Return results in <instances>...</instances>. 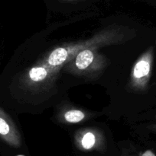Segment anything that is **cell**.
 <instances>
[{"label":"cell","instance_id":"cell-1","mask_svg":"<svg viewBox=\"0 0 156 156\" xmlns=\"http://www.w3.org/2000/svg\"><path fill=\"white\" fill-rule=\"evenodd\" d=\"M153 62V49L147 50L135 64L132 73V81L136 88H146L151 77Z\"/></svg>","mask_w":156,"mask_h":156},{"label":"cell","instance_id":"cell-2","mask_svg":"<svg viewBox=\"0 0 156 156\" xmlns=\"http://www.w3.org/2000/svg\"><path fill=\"white\" fill-rule=\"evenodd\" d=\"M0 138L15 148L21 146V136L12 120L0 108Z\"/></svg>","mask_w":156,"mask_h":156},{"label":"cell","instance_id":"cell-3","mask_svg":"<svg viewBox=\"0 0 156 156\" xmlns=\"http://www.w3.org/2000/svg\"><path fill=\"white\" fill-rule=\"evenodd\" d=\"M68 57V51L65 48L59 47L50 53L47 57V63L50 66H58L66 62Z\"/></svg>","mask_w":156,"mask_h":156},{"label":"cell","instance_id":"cell-4","mask_svg":"<svg viewBox=\"0 0 156 156\" xmlns=\"http://www.w3.org/2000/svg\"><path fill=\"white\" fill-rule=\"evenodd\" d=\"M94 59V54L90 50H84L78 53L76 57L75 63L76 68L80 70H84L88 68L90 64L93 62Z\"/></svg>","mask_w":156,"mask_h":156},{"label":"cell","instance_id":"cell-5","mask_svg":"<svg viewBox=\"0 0 156 156\" xmlns=\"http://www.w3.org/2000/svg\"><path fill=\"white\" fill-rule=\"evenodd\" d=\"M47 69L44 66H37L31 69L28 72V76L32 82H38L44 80L47 76Z\"/></svg>","mask_w":156,"mask_h":156},{"label":"cell","instance_id":"cell-6","mask_svg":"<svg viewBox=\"0 0 156 156\" xmlns=\"http://www.w3.org/2000/svg\"><path fill=\"white\" fill-rule=\"evenodd\" d=\"M85 117V114L80 110H70L64 114V119L70 123H76L83 120Z\"/></svg>","mask_w":156,"mask_h":156},{"label":"cell","instance_id":"cell-7","mask_svg":"<svg viewBox=\"0 0 156 156\" xmlns=\"http://www.w3.org/2000/svg\"><path fill=\"white\" fill-rule=\"evenodd\" d=\"M96 145V136L91 132H88L81 140V146L85 150H90Z\"/></svg>","mask_w":156,"mask_h":156},{"label":"cell","instance_id":"cell-8","mask_svg":"<svg viewBox=\"0 0 156 156\" xmlns=\"http://www.w3.org/2000/svg\"><path fill=\"white\" fill-rule=\"evenodd\" d=\"M140 156H156L155 154L151 150H146L140 154Z\"/></svg>","mask_w":156,"mask_h":156},{"label":"cell","instance_id":"cell-9","mask_svg":"<svg viewBox=\"0 0 156 156\" xmlns=\"http://www.w3.org/2000/svg\"><path fill=\"white\" fill-rule=\"evenodd\" d=\"M62 1H64V2H72L80 1V0H62Z\"/></svg>","mask_w":156,"mask_h":156},{"label":"cell","instance_id":"cell-10","mask_svg":"<svg viewBox=\"0 0 156 156\" xmlns=\"http://www.w3.org/2000/svg\"><path fill=\"white\" fill-rule=\"evenodd\" d=\"M17 156H24V155H17Z\"/></svg>","mask_w":156,"mask_h":156},{"label":"cell","instance_id":"cell-11","mask_svg":"<svg viewBox=\"0 0 156 156\" xmlns=\"http://www.w3.org/2000/svg\"><path fill=\"white\" fill-rule=\"evenodd\" d=\"M154 127H155V129H156V125H155V126H154Z\"/></svg>","mask_w":156,"mask_h":156}]
</instances>
